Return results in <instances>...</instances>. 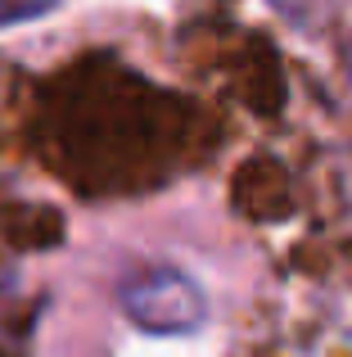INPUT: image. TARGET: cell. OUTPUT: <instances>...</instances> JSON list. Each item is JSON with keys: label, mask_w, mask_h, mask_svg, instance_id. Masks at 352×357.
<instances>
[{"label": "cell", "mask_w": 352, "mask_h": 357, "mask_svg": "<svg viewBox=\"0 0 352 357\" xmlns=\"http://www.w3.org/2000/svg\"><path fill=\"white\" fill-rule=\"evenodd\" d=\"M59 9V0H0V27H18Z\"/></svg>", "instance_id": "obj_2"}, {"label": "cell", "mask_w": 352, "mask_h": 357, "mask_svg": "<svg viewBox=\"0 0 352 357\" xmlns=\"http://www.w3.org/2000/svg\"><path fill=\"white\" fill-rule=\"evenodd\" d=\"M294 27H317L321 14H326V0H271Z\"/></svg>", "instance_id": "obj_3"}, {"label": "cell", "mask_w": 352, "mask_h": 357, "mask_svg": "<svg viewBox=\"0 0 352 357\" xmlns=\"http://www.w3.org/2000/svg\"><path fill=\"white\" fill-rule=\"evenodd\" d=\"M127 321L145 335H190L208 321V294L190 271L172 262H145L118 285Z\"/></svg>", "instance_id": "obj_1"}, {"label": "cell", "mask_w": 352, "mask_h": 357, "mask_svg": "<svg viewBox=\"0 0 352 357\" xmlns=\"http://www.w3.org/2000/svg\"><path fill=\"white\" fill-rule=\"evenodd\" d=\"M344 68H348V91H352V36H348V45H344Z\"/></svg>", "instance_id": "obj_4"}]
</instances>
